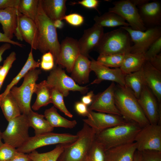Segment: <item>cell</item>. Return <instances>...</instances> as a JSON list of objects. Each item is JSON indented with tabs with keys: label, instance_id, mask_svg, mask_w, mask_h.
<instances>
[{
	"label": "cell",
	"instance_id": "cell-1",
	"mask_svg": "<svg viewBox=\"0 0 161 161\" xmlns=\"http://www.w3.org/2000/svg\"><path fill=\"white\" fill-rule=\"evenodd\" d=\"M114 98L121 116L141 128L150 124L132 90L126 86H116Z\"/></svg>",
	"mask_w": 161,
	"mask_h": 161
},
{
	"label": "cell",
	"instance_id": "cell-2",
	"mask_svg": "<svg viewBox=\"0 0 161 161\" xmlns=\"http://www.w3.org/2000/svg\"><path fill=\"white\" fill-rule=\"evenodd\" d=\"M35 22L38 31V48L41 53L50 52L53 55L55 64L60 51V45L56 28L53 21L46 15L39 0L37 15Z\"/></svg>",
	"mask_w": 161,
	"mask_h": 161
},
{
	"label": "cell",
	"instance_id": "cell-3",
	"mask_svg": "<svg viewBox=\"0 0 161 161\" xmlns=\"http://www.w3.org/2000/svg\"><path fill=\"white\" fill-rule=\"evenodd\" d=\"M141 127L130 121L117 126L97 133L95 140L106 150L121 145L134 142L135 137Z\"/></svg>",
	"mask_w": 161,
	"mask_h": 161
},
{
	"label": "cell",
	"instance_id": "cell-4",
	"mask_svg": "<svg viewBox=\"0 0 161 161\" xmlns=\"http://www.w3.org/2000/svg\"><path fill=\"white\" fill-rule=\"evenodd\" d=\"M96 134L92 128L84 123L76 134L78 139L66 145L58 161H83L95 140Z\"/></svg>",
	"mask_w": 161,
	"mask_h": 161
},
{
	"label": "cell",
	"instance_id": "cell-5",
	"mask_svg": "<svg viewBox=\"0 0 161 161\" xmlns=\"http://www.w3.org/2000/svg\"><path fill=\"white\" fill-rule=\"evenodd\" d=\"M131 41L128 32L121 27L104 33L94 49L99 55L125 54L130 53Z\"/></svg>",
	"mask_w": 161,
	"mask_h": 161
},
{
	"label": "cell",
	"instance_id": "cell-6",
	"mask_svg": "<svg viewBox=\"0 0 161 161\" xmlns=\"http://www.w3.org/2000/svg\"><path fill=\"white\" fill-rule=\"evenodd\" d=\"M41 70L34 69L30 70L24 76L23 82L19 87L13 86L10 92L16 100L22 114L27 115L32 110L30 103L34 93L36 81Z\"/></svg>",
	"mask_w": 161,
	"mask_h": 161
},
{
	"label": "cell",
	"instance_id": "cell-7",
	"mask_svg": "<svg viewBox=\"0 0 161 161\" xmlns=\"http://www.w3.org/2000/svg\"><path fill=\"white\" fill-rule=\"evenodd\" d=\"M7 126L2 132V138L4 143L15 148H18L29 139L30 127L27 115L21 114L8 122Z\"/></svg>",
	"mask_w": 161,
	"mask_h": 161
},
{
	"label": "cell",
	"instance_id": "cell-8",
	"mask_svg": "<svg viewBox=\"0 0 161 161\" xmlns=\"http://www.w3.org/2000/svg\"><path fill=\"white\" fill-rule=\"evenodd\" d=\"M78 138L77 134L48 132L30 137L24 144L16 149L18 152L29 154L38 148L46 145L70 144Z\"/></svg>",
	"mask_w": 161,
	"mask_h": 161
},
{
	"label": "cell",
	"instance_id": "cell-9",
	"mask_svg": "<svg viewBox=\"0 0 161 161\" xmlns=\"http://www.w3.org/2000/svg\"><path fill=\"white\" fill-rule=\"evenodd\" d=\"M46 81L51 89H56L64 97H67L70 91H78L84 94L89 89L86 86H81L77 84L71 77L66 74L61 67L56 65L50 71Z\"/></svg>",
	"mask_w": 161,
	"mask_h": 161
},
{
	"label": "cell",
	"instance_id": "cell-10",
	"mask_svg": "<svg viewBox=\"0 0 161 161\" xmlns=\"http://www.w3.org/2000/svg\"><path fill=\"white\" fill-rule=\"evenodd\" d=\"M129 33L133 45L130 53L144 54L151 45L161 37V27L147 29L144 31L133 30L129 26L121 27Z\"/></svg>",
	"mask_w": 161,
	"mask_h": 161
},
{
	"label": "cell",
	"instance_id": "cell-11",
	"mask_svg": "<svg viewBox=\"0 0 161 161\" xmlns=\"http://www.w3.org/2000/svg\"><path fill=\"white\" fill-rule=\"evenodd\" d=\"M134 142L137 150L161 151V125L149 124L141 128Z\"/></svg>",
	"mask_w": 161,
	"mask_h": 161
},
{
	"label": "cell",
	"instance_id": "cell-12",
	"mask_svg": "<svg viewBox=\"0 0 161 161\" xmlns=\"http://www.w3.org/2000/svg\"><path fill=\"white\" fill-rule=\"evenodd\" d=\"M113 7L109 12L117 14L125 21L133 30L144 31L147 30L139 14L136 5L132 0H121L113 2Z\"/></svg>",
	"mask_w": 161,
	"mask_h": 161
},
{
	"label": "cell",
	"instance_id": "cell-13",
	"mask_svg": "<svg viewBox=\"0 0 161 161\" xmlns=\"http://www.w3.org/2000/svg\"><path fill=\"white\" fill-rule=\"evenodd\" d=\"M137 100L150 124H161V103L146 85L143 86Z\"/></svg>",
	"mask_w": 161,
	"mask_h": 161
},
{
	"label": "cell",
	"instance_id": "cell-14",
	"mask_svg": "<svg viewBox=\"0 0 161 161\" xmlns=\"http://www.w3.org/2000/svg\"><path fill=\"white\" fill-rule=\"evenodd\" d=\"M115 86L112 82L104 91L95 95L92 103L88 107L89 110L121 116L115 103Z\"/></svg>",
	"mask_w": 161,
	"mask_h": 161
},
{
	"label": "cell",
	"instance_id": "cell-15",
	"mask_svg": "<svg viewBox=\"0 0 161 161\" xmlns=\"http://www.w3.org/2000/svg\"><path fill=\"white\" fill-rule=\"evenodd\" d=\"M83 120L96 133L109 128L124 124L129 121L122 116L89 110V116Z\"/></svg>",
	"mask_w": 161,
	"mask_h": 161
},
{
	"label": "cell",
	"instance_id": "cell-16",
	"mask_svg": "<svg viewBox=\"0 0 161 161\" xmlns=\"http://www.w3.org/2000/svg\"><path fill=\"white\" fill-rule=\"evenodd\" d=\"M80 54L78 41L72 38L66 37L60 44L59 52L55 65L58 64L61 67L65 68L68 72L71 73Z\"/></svg>",
	"mask_w": 161,
	"mask_h": 161
},
{
	"label": "cell",
	"instance_id": "cell-17",
	"mask_svg": "<svg viewBox=\"0 0 161 161\" xmlns=\"http://www.w3.org/2000/svg\"><path fill=\"white\" fill-rule=\"evenodd\" d=\"M15 35L18 40H24L30 45L32 49H37L38 31L36 23L33 20L19 12L17 29Z\"/></svg>",
	"mask_w": 161,
	"mask_h": 161
},
{
	"label": "cell",
	"instance_id": "cell-18",
	"mask_svg": "<svg viewBox=\"0 0 161 161\" xmlns=\"http://www.w3.org/2000/svg\"><path fill=\"white\" fill-rule=\"evenodd\" d=\"M91 61V70L97 76L91 84H99L103 80H109L116 82L120 86H126L125 78L126 75L120 68L110 69L99 64L93 58Z\"/></svg>",
	"mask_w": 161,
	"mask_h": 161
},
{
	"label": "cell",
	"instance_id": "cell-19",
	"mask_svg": "<svg viewBox=\"0 0 161 161\" xmlns=\"http://www.w3.org/2000/svg\"><path fill=\"white\" fill-rule=\"evenodd\" d=\"M149 1L137 6L141 18L147 29L161 27V3L157 0Z\"/></svg>",
	"mask_w": 161,
	"mask_h": 161
},
{
	"label": "cell",
	"instance_id": "cell-20",
	"mask_svg": "<svg viewBox=\"0 0 161 161\" xmlns=\"http://www.w3.org/2000/svg\"><path fill=\"white\" fill-rule=\"evenodd\" d=\"M104 34L103 28L95 24L85 30L78 41L80 54L88 57L89 53L99 44Z\"/></svg>",
	"mask_w": 161,
	"mask_h": 161
},
{
	"label": "cell",
	"instance_id": "cell-21",
	"mask_svg": "<svg viewBox=\"0 0 161 161\" xmlns=\"http://www.w3.org/2000/svg\"><path fill=\"white\" fill-rule=\"evenodd\" d=\"M145 85L148 87L160 103L161 102V71L146 61L141 68Z\"/></svg>",
	"mask_w": 161,
	"mask_h": 161
},
{
	"label": "cell",
	"instance_id": "cell-22",
	"mask_svg": "<svg viewBox=\"0 0 161 161\" xmlns=\"http://www.w3.org/2000/svg\"><path fill=\"white\" fill-rule=\"evenodd\" d=\"M136 151L134 142L113 147L106 150L105 161H133Z\"/></svg>",
	"mask_w": 161,
	"mask_h": 161
},
{
	"label": "cell",
	"instance_id": "cell-23",
	"mask_svg": "<svg viewBox=\"0 0 161 161\" xmlns=\"http://www.w3.org/2000/svg\"><path fill=\"white\" fill-rule=\"evenodd\" d=\"M19 13L18 10L14 8L0 10V23L2 26L3 33L11 40L16 32Z\"/></svg>",
	"mask_w": 161,
	"mask_h": 161
},
{
	"label": "cell",
	"instance_id": "cell-24",
	"mask_svg": "<svg viewBox=\"0 0 161 161\" xmlns=\"http://www.w3.org/2000/svg\"><path fill=\"white\" fill-rule=\"evenodd\" d=\"M91 61L88 57L80 54L77 58L71 72V78L79 84L88 83Z\"/></svg>",
	"mask_w": 161,
	"mask_h": 161
},
{
	"label": "cell",
	"instance_id": "cell-25",
	"mask_svg": "<svg viewBox=\"0 0 161 161\" xmlns=\"http://www.w3.org/2000/svg\"><path fill=\"white\" fill-rule=\"evenodd\" d=\"M42 9L47 16L53 21L62 20L66 15V0H41Z\"/></svg>",
	"mask_w": 161,
	"mask_h": 161
},
{
	"label": "cell",
	"instance_id": "cell-26",
	"mask_svg": "<svg viewBox=\"0 0 161 161\" xmlns=\"http://www.w3.org/2000/svg\"><path fill=\"white\" fill-rule=\"evenodd\" d=\"M44 115L50 125L53 128L61 127L71 129L75 127L77 124L76 120H69L61 116L54 106L46 109Z\"/></svg>",
	"mask_w": 161,
	"mask_h": 161
},
{
	"label": "cell",
	"instance_id": "cell-27",
	"mask_svg": "<svg viewBox=\"0 0 161 161\" xmlns=\"http://www.w3.org/2000/svg\"><path fill=\"white\" fill-rule=\"evenodd\" d=\"M146 61L144 54L129 53L126 54L120 68L126 75L140 70Z\"/></svg>",
	"mask_w": 161,
	"mask_h": 161
},
{
	"label": "cell",
	"instance_id": "cell-28",
	"mask_svg": "<svg viewBox=\"0 0 161 161\" xmlns=\"http://www.w3.org/2000/svg\"><path fill=\"white\" fill-rule=\"evenodd\" d=\"M30 127L34 130L35 135L52 132L54 128L51 126L44 118V115L32 110L27 115Z\"/></svg>",
	"mask_w": 161,
	"mask_h": 161
},
{
	"label": "cell",
	"instance_id": "cell-29",
	"mask_svg": "<svg viewBox=\"0 0 161 161\" xmlns=\"http://www.w3.org/2000/svg\"><path fill=\"white\" fill-rule=\"evenodd\" d=\"M51 89L46 80L36 84L34 93L36 94L37 97L32 106V109L38 110L41 107L51 103Z\"/></svg>",
	"mask_w": 161,
	"mask_h": 161
},
{
	"label": "cell",
	"instance_id": "cell-30",
	"mask_svg": "<svg viewBox=\"0 0 161 161\" xmlns=\"http://www.w3.org/2000/svg\"><path fill=\"white\" fill-rule=\"evenodd\" d=\"M0 106L8 122L21 114L16 100L10 92L3 97H0Z\"/></svg>",
	"mask_w": 161,
	"mask_h": 161
},
{
	"label": "cell",
	"instance_id": "cell-31",
	"mask_svg": "<svg viewBox=\"0 0 161 161\" xmlns=\"http://www.w3.org/2000/svg\"><path fill=\"white\" fill-rule=\"evenodd\" d=\"M95 24L103 27H113L119 26H129V24L121 16L114 13L108 12L94 18Z\"/></svg>",
	"mask_w": 161,
	"mask_h": 161
},
{
	"label": "cell",
	"instance_id": "cell-32",
	"mask_svg": "<svg viewBox=\"0 0 161 161\" xmlns=\"http://www.w3.org/2000/svg\"><path fill=\"white\" fill-rule=\"evenodd\" d=\"M32 49H31L27 60L21 71L7 85L4 92L0 95V97H3L9 92L11 89L16 85L22 78H24L29 71L39 67L40 63L34 59Z\"/></svg>",
	"mask_w": 161,
	"mask_h": 161
},
{
	"label": "cell",
	"instance_id": "cell-33",
	"mask_svg": "<svg viewBox=\"0 0 161 161\" xmlns=\"http://www.w3.org/2000/svg\"><path fill=\"white\" fill-rule=\"evenodd\" d=\"M126 86L130 89L136 98L138 99L145 85L141 69L127 74L125 78Z\"/></svg>",
	"mask_w": 161,
	"mask_h": 161
},
{
	"label": "cell",
	"instance_id": "cell-34",
	"mask_svg": "<svg viewBox=\"0 0 161 161\" xmlns=\"http://www.w3.org/2000/svg\"><path fill=\"white\" fill-rule=\"evenodd\" d=\"M67 144H57L53 149L45 153H39L35 150L29 153L28 155L31 161H57Z\"/></svg>",
	"mask_w": 161,
	"mask_h": 161
},
{
	"label": "cell",
	"instance_id": "cell-35",
	"mask_svg": "<svg viewBox=\"0 0 161 161\" xmlns=\"http://www.w3.org/2000/svg\"><path fill=\"white\" fill-rule=\"evenodd\" d=\"M39 0H20L17 9L21 14L35 21Z\"/></svg>",
	"mask_w": 161,
	"mask_h": 161
},
{
	"label": "cell",
	"instance_id": "cell-36",
	"mask_svg": "<svg viewBox=\"0 0 161 161\" xmlns=\"http://www.w3.org/2000/svg\"><path fill=\"white\" fill-rule=\"evenodd\" d=\"M125 54L99 55L97 61L108 67L120 68Z\"/></svg>",
	"mask_w": 161,
	"mask_h": 161
},
{
	"label": "cell",
	"instance_id": "cell-37",
	"mask_svg": "<svg viewBox=\"0 0 161 161\" xmlns=\"http://www.w3.org/2000/svg\"><path fill=\"white\" fill-rule=\"evenodd\" d=\"M106 150L95 140L83 161H105Z\"/></svg>",
	"mask_w": 161,
	"mask_h": 161
},
{
	"label": "cell",
	"instance_id": "cell-38",
	"mask_svg": "<svg viewBox=\"0 0 161 161\" xmlns=\"http://www.w3.org/2000/svg\"><path fill=\"white\" fill-rule=\"evenodd\" d=\"M51 103L54 106L59 109L66 116L72 118L73 115L66 108L64 101L63 95L58 90L54 89H51Z\"/></svg>",
	"mask_w": 161,
	"mask_h": 161
},
{
	"label": "cell",
	"instance_id": "cell-39",
	"mask_svg": "<svg viewBox=\"0 0 161 161\" xmlns=\"http://www.w3.org/2000/svg\"><path fill=\"white\" fill-rule=\"evenodd\" d=\"M16 59V53L13 51L4 61L3 65L0 66V90L9 70Z\"/></svg>",
	"mask_w": 161,
	"mask_h": 161
},
{
	"label": "cell",
	"instance_id": "cell-40",
	"mask_svg": "<svg viewBox=\"0 0 161 161\" xmlns=\"http://www.w3.org/2000/svg\"><path fill=\"white\" fill-rule=\"evenodd\" d=\"M17 152L16 148L3 143L0 146V161H10Z\"/></svg>",
	"mask_w": 161,
	"mask_h": 161
},
{
	"label": "cell",
	"instance_id": "cell-41",
	"mask_svg": "<svg viewBox=\"0 0 161 161\" xmlns=\"http://www.w3.org/2000/svg\"><path fill=\"white\" fill-rule=\"evenodd\" d=\"M55 66L54 56L49 51L44 53L42 55L40 66L45 71L51 70Z\"/></svg>",
	"mask_w": 161,
	"mask_h": 161
},
{
	"label": "cell",
	"instance_id": "cell-42",
	"mask_svg": "<svg viewBox=\"0 0 161 161\" xmlns=\"http://www.w3.org/2000/svg\"><path fill=\"white\" fill-rule=\"evenodd\" d=\"M140 152V161H161V151L147 150Z\"/></svg>",
	"mask_w": 161,
	"mask_h": 161
},
{
	"label": "cell",
	"instance_id": "cell-43",
	"mask_svg": "<svg viewBox=\"0 0 161 161\" xmlns=\"http://www.w3.org/2000/svg\"><path fill=\"white\" fill-rule=\"evenodd\" d=\"M161 50V37L156 40L150 46L144 54L146 61H148L151 58L157 55Z\"/></svg>",
	"mask_w": 161,
	"mask_h": 161
},
{
	"label": "cell",
	"instance_id": "cell-44",
	"mask_svg": "<svg viewBox=\"0 0 161 161\" xmlns=\"http://www.w3.org/2000/svg\"><path fill=\"white\" fill-rule=\"evenodd\" d=\"M63 20L69 24L74 27L80 26L83 24L84 21L83 16L76 13L66 15L64 17Z\"/></svg>",
	"mask_w": 161,
	"mask_h": 161
},
{
	"label": "cell",
	"instance_id": "cell-45",
	"mask_svg": "<svg viewBox=\"0 0 161 161\" xmlns=\"http://www.w3.org/2000/svg\"><path fill=\"white\" fill-rule=\"evenodd\" d=\"M87 106L82 102L78 101L75 104V109L80 115L88 117L89 115V110Z\"/></svg>",
	"mask_w": 161,
	"mask_h": 161
},
{
	"label": "cell",
	"instance_id": "cell-46",
	"mask_svg": "<svg viewBox=\"0 0 161 161\" xmlns=\"http://www.w3.org/2000/svg\"><path fill=\"white\" fill-rule=\"evenodd\" d=\"M20 0H0V10L9 8L17 9Z\"/></svg>",
	"mask_w": 161,
	"mask_h": 161
},
{
	"label": "cell",
	"instance_id": "cell-47",
	"mask_svg": "<svg viewBox=\"0 0 161 161\" xmlns=\"http://www.w3.org/2000/svg\"><path fill=\"white\" fill-rule=\"evenodd\" d=\"M100 1L98 0H82L75 3L87 8L97 10Z\"/></svg>",
	"mask_w": 161,
	"mask_h": 161
},
{
	"label": "cell",
	"instance_id": "cell-48",
	"mask_svg": "<svg viewBox=\"0 0 161 161\" xmlns=\"http://www.w3.org/2000/svg\"><path fill=\"white\" fill-rule=\"evenodd\" d=\"M148 61L155 69L161 71V53H159Z\"/></svg>",
	"mask_w": 161,
	"mask_h": 161
},
{
	"label": "cell",
	"instance_id": "cell-49",
	"mask_svg": "<svg viewBox=\"0 0 161 161\" xmlns=\"http://www.w3.org/2000/svg\"><path fill=\"white\" fill-rule=\"evenodd\" d=\"M10 161H31L28 154L17 152Z\"/></svg>",
	"mask_w": 161,
	"mask_h": 161
},
{
	"label": "cell",
	"instance_id": "cell-50",
	"mask_svg": "<svg viewBox=\"0 0 161 161\" xmlns=\"http://www.w3.org/2000/svg\"><path fill=\"white\" fill-rule=\"evenodd\" d=\"M95 95L93 91H91L82 97L81 102L87 106L90 105L93 101Z\"/></svg>",
	"mask_w": 161,
	"mask_h": 161
},
{
	"label": "cell",
	"instance_id": "cell-51",
	"mask_svg": "<svg viewBox=\"0 0 161 161\" xmlns=\"http://www.w3.org/2000/svg\"><path fill=\"white\" fill-rule=\"evenodd\" d=\"M5 42L22 47L24 45L17 41H15L10 39L6 36L3 33L0 32V42Z\"/></svg>",
	"mask_w": 161,
	"mask_h": 161
},
{
	"label": "cell",
	"instance_id": "cell-52",
	"mask_svg": "<svg viewBox=\"0 0 161 161\" xmlns=\"http://www.w3.org/2000/svg\"><path fill=\"white\" fill-rule=\"evenodd\" d=\"M11 44L8 43H5L0 46V63L2 61V56L4 53L7 50L10 48Z\"/></svg>",
	"mask_w": 161,
	"mask_h": 161
},
{
	"label": "cell",
	"instance_id": "cell-53",
	"mask_svg": "<svg viewBox=\"0 0 161 161\" xmlns=\"http://www.w3.org/2000/svg\"><path fill=\"white\" fill-rule=\"evenodd\" d=\"M53 22L54 26L56 29L57 28L61 29L64 26L63 22L61 20H57Z\"/></svg>",
	"mask_w": 161,
	"mask_h": 161
},
{
	"label": "cell",
	"instance_id": "cell-54",
	"mask_svg": "<svg viewBox=\"0 0 161 161\" xmlns=\"http://www.w3.org/2000/svg\"><path fill=\"white\" fill-rule=\"evenodd\" d=\"M133 161H140V152L137 150L135 152Z\"/></svg>",
	"mask_w": 161,
	"mask_h": 161
},
{
	"label": "cell",
	"instance_id": "cell-55",
	"mask_svg": "<svg viewBox=\"0 0 161 161\" xmlns=\"http://www.w3.org/2000/svg\"><path fill=\"white\" fill-rule=\"evenodd\" d=\"M1 134H2V132L0 130V146L3 143L2 141V138Z\"/></svg>",
	"mask_w": 161,
	"mask_h": 161
},
{
	"label": "cell",
	"instance_id": "cell-56",
	"mask_svg": "<svg viewBox=\"0 0 161 161\" xmlns=\"http://www.w3.org/2000/svg\"><path fill=\"white\" fill-rule=\"evenodd\" d=\"M57 161H58V160H57Z\"/></svg>",
	"mask_w": 161,
	"mask_h": 161
}]
</instances>
